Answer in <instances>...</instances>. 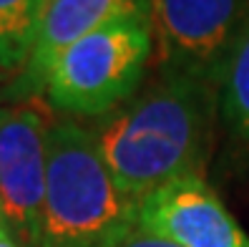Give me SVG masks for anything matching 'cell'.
<instances>
[{"label":"cell","instance_id":"obj_7","mask_svg":"<svg viewBox=\"0 0 249 247\" xmlns=\"http://www.w3.org/2000/svg\"><path fill=\"white\" fill-rule=\"evenodd\" d=\"M149 10L151 0H46L36 48L20 83L25 91H43V74L63 48L124 18L149 16Z\"/></svg>","mask_w":249,"mask_h":247},{"label":"cell","instance_id":"obj_6","mask_svg":"<svg viewBox=\"0 0 249 247\" xmlns=\"http://www.w3.org/2000/svg\"><path fill=\"white\" fill-rule=\"evenodd\" d=\"M139 225L181 247H249V237L204 177H181L139 202Z\"/></svg>","mask_w":249,"mask_h":247},{"label":"cell","instance_id":"obj_10","mask_svg":"<svg viewBox=\"0 0 249 247\" xmlns=\"http://www.w3.org/2000/svg\"><path fill=\"white\" fill-rule=\"evenodd\" d=\"M119 247H181V245L171 242V240L161 237V235H154V232L143 229V227L139 225V227H136L134 232H131V235H128Z\"/></svg>","mask_w":249,"mask_h":247},{"label":"cell","instance_id":"obj_8","mask_svg":"<svg viewBox=\"0 0 249 247\" xmlns=\"http://www.w3.org/2000/svg\"><path fill=\"white\" fill-rule=\"evenodd\" d=\"M46 0H0V66L8 74L25 71L33 56Z\"/></svg>","mask_w":249,"mask_h":247},{"label":"cell","instance_id":"obj_4","mask_svg":"<svg viewBox=\"0 0 249 247\" xmlns=\"http://www.w3.org/2000/svg\"><path fill=\"white\" fill-rule=\"evenodd\" d=\"M149 18L161 76L219 89L229 51L249 20V0H151Z\"/></svg>","mask_w":249,"mask_h":247},{"label":"cell","instance_id":"obj_1","mask_svg":"<svg viewBox=\"0 0 249 247\" xmlns=\"http://www.w3.org/2000/svg\"><path fill=\"white\" fill-rule=\"evenodd\" d=\"M216 106V86L161 76L91 132L116 184L141 202L181 177H204Z\"/></svg>","mask_w":249,"mask_h":247},{"label":"cell","instance_id":"obj_5","mask_svg":"<svg viewBox=\"0 0 249 247\" xmlns=\"http://www.w3.org/2000/svg\"><path fill=\"white\" fill-rule=\"evenodd\" d=\"M51 124L33 106H0V214L23 247H40Z\"/></svg>","mask_w":249,"mask_h":247},{"label":"cell","instance_id":"obj_11","mask_svg":"<svg viewBox=\"0 0 249 247\" xmlns=\"http://www.w3.org/2000/svg\"><path fill=\"white\" fill-rule=\"evenodd\" d=\"M0 247H23L16 237H13L10 235V229L3 225V227H0Z\"/></svg>","mask_w":249,"mask_h":247},{"label":"cell","instance_id":"obj_13","mask_svg":"<svg viewBox=\"0 0 249 247\" xmlns=\"http://www.w3.org/2000/svg\"><path fill=\"white\" fill-rule=\"evenodd\" d=\"M0 227H3V214H0Z\"/></svg>","mask_w":249,"mask_h":247},{"label":"cell","instance_id":"obj_9","mask_svg":"<svg viewBox=\"0 0 249 247\" xmlns=\"http://www.w3.org/2000/svg\"><path fill=\"white\" fill-rule=\"evenodd\" d=\"M219 109L231 132L249 144V20L234 40L219 78Z\"/></svg>","mask_w":249,"mask_h":247},{"label":"cell","instance_id":"obj_2","mask_svg":"<svg viewBox=\"0 0 249 247\" xmlns=\"http://www.w3.org/2000/svg\"><path fill=\"white\" fill-rule=\"evenodd\" d=\"M139 227V202L101 159L91 129L51 124L40 247H119Z\"/></svg>","mask_w":249,"mask_h":247},{"label":"cell","instance_id":"obj_3","mask_svg":"<svg viewBox=\"0 0 249 247\" xmlns=\"http://www.w3.org/2000/svg\"><path fill=\"white\" fill-rule=\"evenodd\" d=\"M151 58V18L131 16L63 48L43 74V91L58 111L106 116L131 101Z\"/></svg>","mask_w":249,"mask_h":247},{"label":"cell","instance_id":"obj_12","mask_svg":"<svg viewBox=\"0 0 249 247\" xmlns=\"http://www.w3.org/2000/svg\"><path fill=\"white\" fill-rule=\"evenodd\" d=\"M5 74H8V71H5L3 66H0V91H3V81H5Z\"/></svg>","mask_w":249,"mask_h":247}]
</instances>
